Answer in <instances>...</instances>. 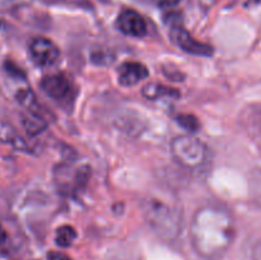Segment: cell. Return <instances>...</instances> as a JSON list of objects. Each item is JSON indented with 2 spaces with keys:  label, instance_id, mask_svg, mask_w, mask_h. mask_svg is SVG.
<instances>
[{
  "label": "cell",
  "instance_id": "9a60e30c",
  "mask_svg": "<svg viewBox=\"0 0 261 260\" xmlns=\"http://www.w3.org/2000/svg\"><path fill=\"white\" fill-rule=\"evenodd\" d=\"M176 121H177V124L181 127L186 129L188 132H196L199 126H200L199 120L195 116H193V115H178L176 117Z\"/></svg>",
  "mask_w": 261,
  "mask_h": 260
},
{
  "label": "cell",
  "instance_id": "9c48e42d",
  "mask_svg": "<svg viewBox=\"0 0 261 260\" xmlns=\"http://www.w3.org/2000/svg\"><path fill=\"white\" fill-rule=\"evenodd\" d=\"M149 75L147 66L138 61H126L119 68V83L122 87H132Z\"/></svg>",
  "mask_w": 261,
  "mask_h": 260
},
{
  "label": "cell",
  "instance_id": "3957f363",
  "mask_svg": "<svg viewBox=\"0 0 261 260\" xmlns=\"http://www.w3.org/2000/svg\"><path fill=\"white\" fill-rule=\"evenodd\" d=\"M173 158L182 167L195 170L205 165L209 149L205 143L193 135H178L171 143Z\"/></svg>",
  "mask_w": 261,
  "mask_h": 260
},
{
  "label": "cell",
  "instance_id": "5b68a950",
  "mask_svg": "<svg viewBox=\"0 0 261 260\" xmlns=\"http://www.w3.org/2000/svg\"><path fill=\"white\" fill-rule=\"evenodd\" d=\"M30 54L32 60L40 66H51L58 63L60 50L51 40L38 37L31 42Z\"/></svg>",
  "mask_w": 261,
  "mask_h": 260
},
{
  "label": "cell",
  "instance_id": "2e32d148",
  "mask_svg": "<svg viewBox=\"0 0 261 260\" xmlns=\"http://www.w3.org/2000/svg\"><path fill=\"white\" fill-rule=\"evenodd\" d=\"M180 2L181 0H153V3H154V4L160 8L176 7V5H177Z\"/></svg>",
  "mask_w": 261,
  "mask_h": 260
},
{
  "label": "cell",
  "instance_id": "6da1fadb",
  "mask_svg": "<svg viewBox=\"0 0 261 260\" xmlns=\"http://www.w3.org/2000/svg\"><path fill=\"white\" fill-rule=\"evenodd\" d=\"M190 235L198 255L208 260L221 259L234 240L233 217L223 206H201L194 214Z\"/></svg>",
  "mask_w": 261,
  "mask_h": 260
},
{
  "label": "cell",
  "instance_id": "5bb4252c",
  "mask_svg": "<svg viewBox=\"0 0 261 260\" xmlns=\"http://www.w3.org/2000/svg\"><path fill=\"white\" fill-rule=\"evenodd\" d=\"M76 239V231L71 226L64 224V226L59 227L56 231L55 241L60 247H69L73 245V242Z\"/></svg>",
  "mask_w": 261,
  "mask_h": 260
},
{
  "label": "cell",
  "instance_id": "8992f818",
  "mask_svg": "<svg viewBox=\"0 0 261 260\" xmlns=\"http://www.w3.org/2000/svg\"><path fill=\"white\" fill-rule=\"evenodd\" d=\"M40 87L50 98L55 99V101L68 99L71 93L70 82L63 74H54V75L45 76L41 81Z\"/></svg>",
  "mask_w": 261,
  "mask_h": 260
},
{
  "label": "cell",
  "instance_id": "30bf717a",
  "mask_svg": "<svg viewBox=\"0 0 261 260\" xmlns=\"http://www.w3.org/2000/svg\"><path fill=\"white\" fill-rule=\"evenodd\" d=\"M142 94L150 101H155L160 98H177L180 96L177 89L160 83H148L147 86L143 87Z\"/></svg>",
  "mask_w": 261,
  "mask_h": 260
},
{
  "label": "cell",
  "instance_id": "4fadbf2b",
  "mask_svg": "<svg viewBox=\"0 0 261 260\" xmlns=\"http://www.w3.org/2000/svg\"><path fill=\"white\" fill-rule=\"evenodd\" d=\"M15 99L27 110L28 112H33V114L40 115V105H38L37 98H36L35 93L32 89L25 87V88H19L15 93Z\"/></svg>",
  "mask_w": 261,
  "mask_h": 260
},
{
  "label": "cell",
  "instance_id": "277c9868",
  "mask_svg": "<svg viewBox=\"0 0 261 260\" xmlns=\"http://www.w3.org/2000/svg\"><path fill=\"white\" fill-rule=\"evenodd\" d=\"M170 38L177 47L193 55L212 56L214 54V48L211 45L195 40L185 28L180 25H173L170 32Z\"/></svg>",
  "mask_w": 261,
  "mask_h": 260
},
{
  "label": "cell",
  "instance_id": "52a82bcc",
  "mask_svg": "<svg viewBox=\"0 0 261 260\" xmlns=\"http://www.w3.org/2000/svg\"><path fill=\"white\" fill-rule=\"evenodd\" d=\"M89 173L91 171L87 166L79 167L76 170H71L69 166H60L56 171V180H58V184H60L61 189L74 190L76 188H81L88 181Z\"/></svg>",
  "mask_w": 261,
  "mask_h": 260
},
{
  "label": "cell",
  "instance_id": "e0dca14e",
  "mask_svg": "<svg viewBox=\"0 0 261 260\" xmlns=\"http://www.w3.org/2000/svg\"><path fill=\"white\" fill-rule=\"evenodd\" d=\"M47 260H71L70 256H68L64 252L59 251H50L47 254Z\"/></svg>",
  "mask_w": 261,
  "mask_h": 260
},
{
  "label": "cell",
  "instance_id": "ac0fdd59",
  "mask_svg": "<svg viewBox=\"0 0 261 260\" xmlns=\"http://www.w3.org/2000/svg\"><path fill=\"white\" fill-rule=\"evenodd\" d=\"M5 240H7V232H5V229L0 226V244H3Z\"/></svg>",
  "mask_w": 261,
  "mask_h": 260
},
{
  "label": "cell",
  "instance_id": "7a4b0ae2",
  "mask_svg": "<svg viewBox=\"0 0 261 260\" xmlns=\"http://www.w3.org/2000/svg\"><path fill=\"white\" fill-rule=\"evenodd\" d=\"M144 216L153 231L157 232L163 239H175L180 232V213L158 199H150L145 201Z\"/></svg>",
  "mask_w": 261,
  "mask_h": 260
},
{
  "label": "cell",
  "instance_id": "8fae6325",
  "mask_svg": "<svg viewBox=\"0 0 261 260\" xmlns=\"http://www.w3.org/2000/svg\"><path fill=\"white\" fill-rule=\"evenodd\" d=\"M0 142L7 143L22 152H28V145L22 137L10 125L0 122Z\"/></svg>",
  "mask_w": 261,
  "mask_h": 260
},
{
  "label": "cell",
  "instance_id": "ba28073f",
  "mask_svg": "<svg viewBox=\"0 0 261 260\" xmlns=\"http://www.w3.org/2000/svg\"><path fill=\"white\" fill-rule=\"evenodd\" d=\"M117 27L122 33L133 37H144L147 35V23L135 10H124L117 18Z\"/></svg>",
  "mask_w": 261,
  "mask_h": 260
},
{
  "label": "cell",
  "instance_id": "7c38bea8",
  "mask_svg": "<svg viewBox=\"0 0 261 260\" xmlns=\"http://www.w3.org/2000/svg\"><path fill=\"white\" fill-rule=\"evenodd\" d=\"M22 125L30 135H38L46 129L47 124L38 114L28 112L22 115Z\"/></svg>",
  "mask_w": 261,
  "mask_h": 260
}]
</instances>
